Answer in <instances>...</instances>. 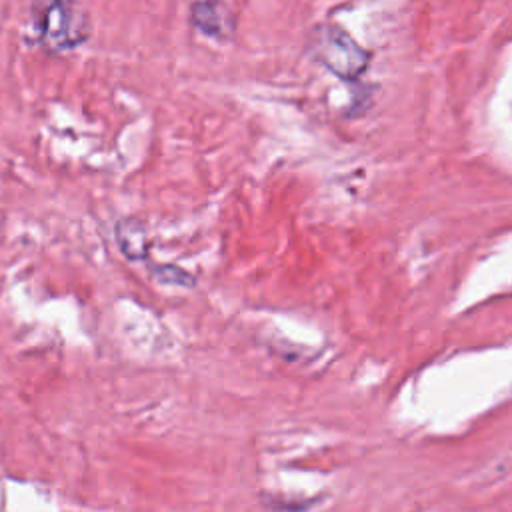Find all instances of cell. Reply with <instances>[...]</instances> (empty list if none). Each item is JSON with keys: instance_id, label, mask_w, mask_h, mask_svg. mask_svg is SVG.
<instances>
[{"instance_id": "obj_1", "label": "cell", "mask_w": 512, "mask_h": 512, "mask_svg": "<svg viewBox=\"0 0 512 512\" xmlns=\"http://www.w3.org/2000/svg\"><path fill=\"white\" fill-rule=\"evenodd\" d=\"M312 54L344 80L358 78L370 62V54L334 24H322L312 32Z\"/></svg>"}, {"instance_id": "obj_2", "label": "cell", "mask_w": 512, "mask_h": 512, "mask_svg": "<svg viewBox=\"0 0 512 512\" xmlns=\"http://www.w3.org/2000/svg\"><path fill=\"white\" fill-rule=\"evenodd\" d=\"M38 30L42 38L56 48H72L86 36V20L82 10L70 0H50L40 10Z\"/></svg>"}, {"instance_id": "obj_3", "label": "cell", "mask_w": 512, "mask_h": 512, "mask_svg": "<svg viewBox=\"0 0 512 512\" xmlns=\"http://www.w3.org/2000/svg\"><path fill=\"white\" fill-rule=\"evenodd\" d=\"M194 26L212 38H228L234 24L228 8L218 0H200L192 6Z\"/></svg>"}]
</instances>
